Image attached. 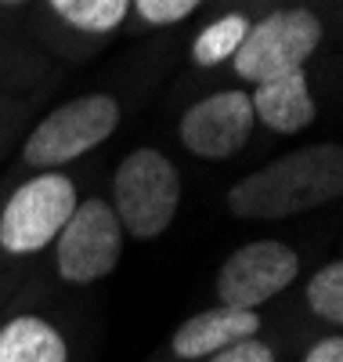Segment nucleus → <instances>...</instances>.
Wrapping results in <instances>:
<instances>
[{
	"instance_id": "obj_1",
	"label": "nucleus",
	"mask_w": 343,
	"mask_h": 362,
	"mask_svg": "<svg viewBox=\"0 0 343 362\" xmlns=\"http://www.w3.org/2000/svg\"><path fill=\"white\" fill-rule=\"evenodd\" d=\"M343 192V148L336 141L293 148L235 181L228 210L242 221H286L318 210Z\"/></svg>"
},
{
	"instance_id": "obj_2",
	"label": "nucleus",
	"mask_w": 343,
	"mask_h": 362,
	"mask_svg": "<svg viewBox=\"0 0 343 362\" xmlns=\"http://www.w3.org/2000/svg\"><path fill=\"white\" fill-rule=\"evenodd\" d=\"M181 206V170L160 148H134L112 174V210L123 235L155 239L170 228Z\"/></svg>"
},
{
	"instance_id": "obj_3",
	"label": "nucleus",
	"mask_w": 343,
	"mask_h": 362,
	"mask_svg": "<svg viewBox=\"0 0 343 362\" xmlns=\"http://www.w3.org/2000/svg\"><path fill=\"white\" fill-rule=\"evenodd\" d=\"M119 127V102L112 95H80L51 109L22 145V160L37 170L66 167L98 148Z\"/></svg>"
},
{
	"instance_id": "obj_4",
	"label": "nucleus",
	"mask_w": 343,
	"mask_h": 362,
	"mask_svg": "<svg viewBox=\"0 0 343 362\" xmlns=\"http://www.w3.org/2000/svg\"><path fill=\"white\" fill-rule=\"evenodd\" d=\"M80 196L76 185L58 174L44 170L37 177H29L25 185L11 192V199L0 210V247L8 254H40L47 250L58 232L66 228L73 218Z\"/></svg>"
},
{
	"instance_id": "obj_5",
	"label": "nucleus",
	"mask_w": 343,
	"mask_h": 362,
	"mask_svg": "<svg viewBox=\"0 0 343 362\" xmlns=\"http://www.w3.org/2000/svg\"><path fill=\"white\" fill-rule=\"evenodd\" d=\"M322 18L307 8H282L260 22H249V33L235 51V73L249 83L303 69V62L322 44Z\"/></svg>"
},
{
	"instance_id": "obj_6",
	"label": "nucleus",
	"mask_w": 343,
	"mask_h": 362,
	"mask_svg": "<svg viewBox=\"0 0 343 362\" xmlns=\"http://www.w3.org/2000/svg\"><path fill=\"white\" fill-rule=\"evenodd\" d=\"M123 225L109 199L76 203L73 218L54 239V268L66 283H98L112 276L123 257Z\"/></svg>"
},
{
	"instance_id": "obj_7",
	"label": "nucleus",
	"mask_w": 343,
	"mask_h": 362,
	"mask_svg": "<svg viewBox=\"0 0 343 362\" xmlns=\"http://www.w3.org/2000/svg\"><path fill=\"white\" fill-rule=\"evenodd\" d=\"M296 272L300 257L293 247L278 243V239H253L224 257L221 272H217V297H221V305L257 312L271 297L293 286Z\"/></svg>"
},
{
	"instance_id": "obj_8",
	"label": "nucleus",
	"mask_w": 343,
	"mask_h": 362,
	"mask_svg": "<svg viewBox=\"0 0 343 362\" xmlns=\"http://www.w3.org/2000/svg\"><path fill=\"white\" fill-rule=\"evenodd\" d=\"M253 105L246 90H217L195 102L181 119V141L199 160H228L253 134Z\"/></svg>"
},
{
	"instance_id": "obj_9",
	"label": "nucleus",
	"mask_w": 343,
	"mask_h": 362,
	"mask_svg": "<svg viewBox=\"0 0 343 362\" xmlns=\"http://www.w3.org/2000/svg\"><path fill=\"white\" fill-rule=\"evenodd\" d=\"M260 334V315L249 308H231V305H217L188 322L177 326V334L170 337V348L177 358H210L217 351H224L246 337Z\"/></svg>"
},
{
	"instance_id": "obj_10",
	"label": "nucleus",
	"mask_w": 343,
	"mask_h": 362,
	"mask_svg": "<svg viewBox=\"0 0 343 362\" xmlns=\"http://www.w3.org/2000/svg\"><path fill=\"white\" fill-rule=\"evenodd\" d=\"M249 105H253V119H260L275 134H300L318 116V105H315L303 69L260 80L253 87V95H249Z\"/></svg>"
},
{
	"instance_id": "obj_11",
	"label": "nucleus",
	"mask_w": 343,
	"mask_h": 362,
	"mask_svg": "<svg viewBox=\"0 0 343 362\" xmlns=\"http://www.w3.org/2000/svg\"><path fill=\"white\" fill-rule=\"evenodd\" d=\"M0 362H69V344L40 315H18L0 326Z\"/></svg>"
},
{
	"instance_id": "obj_12",
	"label": "nucleus",
	"mask_w": 343,
	"mask_h": 362,
	"mask_svg": "<svg viewBox=\"0 0 343 362\" xmlns=\"http://www.w3.org/2000/svg\"><path fill=\"white\" fill-rule=\"evenodd\" d=\"M246 33H249V18L239 15V11L213 18L192 40V62L195 66H221V62H228V58H235V51L246 40Z\"/></svg>"
},
{
	"instance_id": "obj_13",
	"label": "nucleus",
	"mask_w": 343,
	"mask_h": 362,
	"mask_svg": "<svg viewBox=\"0 0 343 362\" xmlns=\"http://www.w3.org/2000/svg\"><path fill=\"white\" fill-rule=\"evenodd\" d=\"M51 11L83 33H109V29L123 25L131 11V0H47Z\"/></svg>"
},
{
	"instance_id": "obj_14",
	"label": "nucleus",
	"mask_w": 343,
	"mask_h": 362,
	"mask_svg": "<svg viewBox=\"0 0 343 362\" xmlns=\"http://www.w3.org/2000/svg\"><path fill=\"white\" fill-rule=\"evenodd\" d=\"M307 308L329 326L343 322V264L329 261L307 279Z\"/></svg>"
},
{
	"instance_id": "obj_15",
	"label": "nucleus",
	"mask_w": 343,
	"mask_h": 362,
	"mask_svg": "<svg viewBox=\"0 0 343 362\" xmlns=\"http://www.w3.org/2000/svg\"><path fill=\"white\" fill-rule=\"evenodd\" d=\"M199 4L203 0H131V8L148 25H174L181 18H188Z\"/></svg>"
},
{
	"instance_id": "obj_16",
	"label": "nucleus",
	"mask_w": 343,
	"mask_h": 362,
	"mask_svg": "<svg viewBox=\"0 0 343 362\" xmlns=\"http://www.w3.org/2000/svg\"><path fill=\"white\" fill-rule=\"evenodd\" d=\"M203 362H275V351L260 337H246V341H239V344H231L224 351H217V355H210Z\"/></svg>"
},
{
	"instance_id": "obj_17",
	"label": "nucleus",
	"mask_w": 343,
	"mask_h": 362,
	"mask_svg": "<svg viewBox=\"0 0 343 362\" xmlns=\"http://www.w3.org/2000/svg\"><path fill=\"white\" fill-rule=\"evenodd\" d=\"M303 362H343V341L339 337H322L318 344H311Z\"/></svg>"
},
{
	"instance_id": "obj_18",
	"label": "nucleus",
	"mask_w": 343,
	"mask_h": 362,
	"mask_svg": "<svg viewBox=\"0 0 343 362\" xmlns=\"http://www.w3.org/2000/svg\"><path fill=\"white\" fill-rule=\"evenodd\" d=\"M0 4H8V8H18V4H25V0H0Z\"/></svg>"
}]
</instances>
